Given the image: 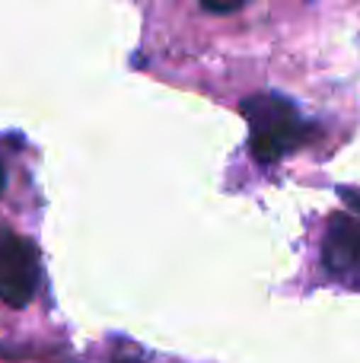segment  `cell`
Instances as JSON below:
<instances>
[{
	"label": "cell",
	"mask_w": 360,
	"mask_h": 363,
	"mask_svg": "<svg viewBox=\"0 0 360 363\" xmlns=\"http://www.w3.org/2000/svg\"><path fill=\"white\" fill-rule=\"evenodd\" d=\"M242 115L249 125V153L265 166L291 157L313 134V128L300 118L297 106L274 93L249 96L242 102Z\"/></svg>",
	"instance_id": "cell-1"
},
{
	"label": "cell",
	"mask_w": 360,
	"mask_h": 363,
	"mask_svg": "<svg viewBox=\"0 0 360 363\" xmlns=\"http://www.w3.org/2000/svg\"><path fill=\"white\" fill-rule=\"evenodd\" d=\"M42 284V264L32 239L13 230H0V303L23 309Z\"/></svg>",
	"instance_id": "cell-2"
},
{
	"label": "cell",
	"mask_w": 360,
	"mask_h": 363,
	"mask_svg": "<svg viewBox=\"0 0 360 363\" xmlns=\"http://www.w3.org/2000/svg\"><path fill=\"white\" fill-rule=\"evenodd\" d=\"M201 4L208 6L210 13H236L242 4H246V0H201Z\"/></svg>",
	"instance_id": "cell-4"
},
{
	"label": "cell",
	"mask_w": 360,
	"mask_h": 363,
	"mask_svg": "<svg viewBox=\"0 0 360 363\" xmlns=\"http://www.w3.org/2000/svg\"><path fill=\"white\" fill-rule=\"evenodd\" d=\"M4 185H6V172H4V163H0V194H4Z\"/></svg>",
	"instance_id": "cell-5"
},
{
	"label": "cell",
	"mask_w": 360,
	"mask_h": 363,
	"mask_svg": "<svg viewBox=\"0 0 360 363\" xmlns=\"http://www.w3.org/2000/svg\"><path fill=\"white\" fill-rule=\"evenodd\" d=\"M115 363H140V360H131V357H121V360H115Z\"/></svg>",
	"instance_id": "cell-6"
},
{
	"label": "cell",
	"mask_w": 360,
	"mask_h": 363,
	"mask_svg": "<svg viewBox=\"0 0 360 363\" xmlns=\"http://www.w3.org/2000/svg\"><path fill=\"white\" fill-rule=\"evenodd\" d=\"M322 262L335 281L360 290V198H348V211L332 213L322 239Z\"/></svg>",
	"instance_id": "cell-3"
}]
</instances>
